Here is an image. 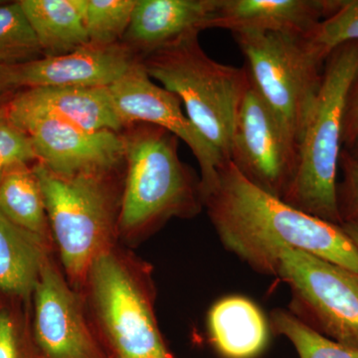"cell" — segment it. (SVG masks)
<instances>
[{
  "instance_id": "1",
  "label": "cell",
  "mask_w": 358,
  "mask_h": 358,
  "mask_svg": "<svg viewBox=\"0 0 358 358\" xmlns=\"http://www.w3.org/2000/svg\"><path fill=\"white\" fill-rule=\"evenodd\" d=\"M203 206L221 243L261 275H277L289 247L358 272V251L341 225L296 210L252 185L231 162L219 167Z\"/></svg>"
},
{
  "instance_id": "2",
  "label": "cell",
  "mask_w": 358,
  "mask_h": 358,
  "mask_svg": "<svg viewBox=\"0 0 358 358\" xmlns=\"http://www.w3.org/2000/svg\"><path fill=\"white\" fill-rule=\"evenodd\" d=\"M124 179L119 232L140 235L173 217L192 218L203 208L201 181L178 155V138L155 124L136 122L122 131Z\"/></svg>"
},
{
  "instance_id": "3",
  "label": "cell",
  "mask_w": 358,
  "mask_h": 358,
  "mask_svg": "<svg viewBox=\"0 0 358 358\" xmlns=\"http://www.w3.org/2000/svg\"><path fill=\"white\" fill-rule=\"evenodd\" d=\"M358 72V42L341 45L327 58L317 98L298 147L296 171L282 201L326 222L341 225L338 171L350 87Z\"/></svg>"
},
{
  "instance_id": "4",
  "label": "cell",
  "mask_w": 358,
  "mask_h": 358,
  "mask_svg": "<svg viewBox=\"0 0 358 358\" xmlns=\"http://www.w3.org/2000/svg\"><path fill=\"white\" fill-rule=\"evenodd\" d=\"M140 61L148 76L178 96L189 121L224 162H230L238 112L251 86L247 68L209 57L199 32L174 40Z\"/></svg>"
},
{
  "instance_id": "5",
  "label": "cell",
  "mask_w": 358,
  "mask_h": 358,
  "mask_svg": "<svg viewBox=\"0 0 358 358\" xmlns=\"http://www.w3.org/2000/svg\"><path fill=\"white\" fill-rule=\"evenodd\" d=\"M43 193L51 236L57 244L65 272L73 281L86 280L99 256L112 249L119 232L122 169L75 176L32 166Z\"/></svg>"
},
{
  "instance_id": "6",
  "label": "cell",
  "mask_w": 358,
  "mask_h": 358,
  "mask_svg": "<svg viewBox=\"0 0 358 358\" xmlns=\"http://www.w3.org/2000/svg\"><path fill=\"white\" fill-rule=\"evenodd\" d=\"M234 37L252 83L298 148L319 92L324 61L298 35L264 33Z\"/></svg>"
},
{
  "instance_id": "7",
  "label": "cell",
  "mask_w": 358,
  "mask_h": 358,
  "mask_svg": "<svg viewBox=\"0 0 358 358\" xmlns=\"http://www.w3.org/2000/svg\"><path fill=\"white\" fill-rule=\"evenodd\" d=\"M86 280L110 358H174L157 326L150 289L113 249L94 261Z\"/></svg>"
},
{
  "instance_id": "8",
  "label": "cell",
  "mask_w": 358,
  "mask_h": 358,
  "mask_svg": "<svg viewBox=\"0 0 358 358\" xmlns=\"http://www.w3.org/2000/svg\"><path fill=\"white\" fill-rule=\"evenodd\" d=\"M275 277L289 287L288 310L296 319L358 350V272L286 247L280 254Z\"/></svg>"
},
{
  "instance_id": "9",
  "label": "cell",
  "mask_w": 358,
  "mask_h": 358,
  "mask_svg": "<svg viewBox=\"0 0 358 358\" xmlns=\"http://www.w3.org/2000/svg\"><path fill=\"white\" fill-rule=\"evenodd\" d=\"M296 159L298 148L251 80L235 122L230 162L252 185L282 200Z\"/></svg>"
},
{
  "instance_id": "10",
  "label": "cell",
  "mask_w": 358,
  "mask_h": 358,
  "mask_svg": "<svg viewBox=\"0 0 358 358\" xmlns=\"http://www.w3.org/2000/svg\"><path fill=\"white\" fill-rule=\"evenodd\" d=\"M124 128L136 122L155 124L185 141L200 167L202 193L215 180L224 160L188 119L180 100L155 83L140 62L108 87Z\"/></svg>"
},
{
  "instance_id": "11",
  "label": "cell",
  "mask_w": 358,
  "mask_h": 358,
  "mask_svg": "<svg viewBox=\"0 0 358 358\" xmlns=\"http://www.w3.org/2000/svg\"><path fill=\"white\" fill-rule=\"evenodd\" d=\"M32 338L41 358H110L85 317L81 299L47 259L33 293Z\"/></svg>"
},
{
  "instance_id": "12",
  "label": "cell",
  "mask_w": 358,
  "mask_h": 358,
  "mask_svg": "<svg viewBox=\"0 0 358 358\" xmlns=\"http://www.w3.org/2000/svg\"><path fill=\"white\" fill-rule=\"evenodd\" d=\"M6 117L29 136L39 164L52 173L75 176L124 166L122 133L86 131L51 117Z\"/></svg>"
},
{
  "instance_id": "13",
  "label": "cell",
  "mask_w": 358,
  "mask_h": 358,
  "mask_svg": "<svg viewBox=\"0 0 358 358\" xmlns=\"http://www.w3.org/2000/svg\"><path fill=\"white\" fill-rule=\"evenodd\" d=\"M122 43L88 44L76 51L43 57L17 66H2V77L11 92L46 87H109L140 62Z\"/></svg>"
},
{
  "instance_id": "14",
  "label": "cell",
  "mask_w": 358,
  "mask_h": 358,
  "mask_svg": "<svg viewBox=\"0 0 358 358\" xmlns=\"http://www.w3.org/2000/svg\"><path fill=\"white\" fill-rule=\"evenodd\" d=\"M6 117H51L86 131L122 133L124 124L108 87H46L21 90L0 108Z\"/></svg>"
},
{
  "instance_id": "15",
  "label": "cell",
  "mask_w": 358,
  "mask_h": 358,
  "mask_svg": "<svg viewBox=\"0 0 358 358\" xmlns=\"http://www.w3.org/2000/svg\"><path fill=\"white\" fill-rule=\"evenodd\" d=\"M338 0H219L207 29L242 34L305 36L333 13Z\"/></svg>"
},
{
  "instance_id": "16",
  "label": "cell",
  "mask_w": 358,
  "mask_h": 358,
  "mask_svg": "<svg viewBox=\"0 0 358 358\" xmlns=\"http://www.w3.org/2000/svg\"><path fill=\"white\" fill-rule=\"evenodd\" d=\"M219 0H136L122 43L138 57L174 40L207 29Z\"/></svg>"
},
{
  "instance_id": "17",
  "label": "cell",
  "mask_w": 358,
  "mask_h": 358,
  "mask_svg": "<svg viewBox=\"0 0 358 358\" xmlns=\"http://www.w3.org/2000/svg\"><path fill=\"white\" fill-rule=\"evenodd\" d=\"M208 331L224 358H255L268 339V324L260 308L240 296L214 303L208 313Z\"/></svg>"
},
{
  "instance_id": "18",
  "label": "cell",
  "mask_w": 358,
  "mask_h": 358,
  "mask_svg": "<svg viewBox=\"0 0 358 358\" xmlns=\"http://www.w3.org/2000/svg\"><path fill=\"white\" fill-rule=\"evenodd\" d=\"M44 56H59L89 44L87 0H20Z\"/></svg>"
},
{
  "instance_id": "19",
  "label": "cell",
  "mask_w": 358,
  "mask_h": 358,
  "mask_svg": "<svg viewBox=\"0 0 358 358\" xmlns=\"http://www.w3.org/2000/svg\"><path fill=\"white\" fill-rule=\"evenodd\" d=\"M47 246L0 211V291L21 300L31 298L48 259Z\"/></svg>"
},
{
  "instance_id": "20",
  "label": "cell",
  "mask_w": 358,
  "mask_h": 358,
  "mask_svg": "<svg viewBox=\"0 0 358 358\" xmlns=\"http://www.w3.org/2000/svg\"><path fill=\"white\" fill-rule=\"evenodd\" d=\"M32 166L13 169L0 180V211L11 222L48 245L50 226L43 193Z\"/></svg>"
},
{
  "instance_id": "21",
  "label": "cell",
  "mask_w": 358,
  "mask_h": 358,
  "mask_svg": "<svg viewBox=\"0 0 358 358\" xmlns=\"http://www.w3.org/2000/svg\"><path fill=\"white\" fill-rule=\"evenodd\" d=\"M20 1L0 4V66H17L43 57Z\"/></svg>"
},
{
  "instance_id": "22",
  "label": "cell",
  "mask_w": 358,
  "mask_h": 358,
  "mask_svg": "<svg viewBox=\"0 0 358 358\" xmlns=\"http://www.w3.org/2000/svg\"><path fill=\"white\" fill-rule=\"evenodd\" d=\"M270 329L275 336L291 341L300 358H358V350L322 336L301 322L288 310L270 313Z\"/></svg>"
},
{
  "instance_id": "23",
  "label": "cell",
  "mask_w": 358,
  "mask_h": 358,
  "mask_svg": "<svg viewBox=\"0 0 358 358\" xmlns=\"http://www.w3.org/2000/svg\"><path fill=\"white\" fill-rule=\"evenodd\" d=\"M136 0H87L86 29L89 44L122 43L131 24Z\"/></svg>"
},
{
  "instance_id": "24",
  "label": "cell",
  "mask_w": 358,
  "mask_h": 358,
  "mask_svg": "<svg viewBox=\"0 0 358 358\" xmlns=\"http://www.w3.org/2000/svg\"><path fill=\"white\" fill-rule=\"evenodd\" d=\"M303 37L324 62L341 45L358 42V0L338 1L333 13Z\"/></svg>"
},
{
  "instance_id": "25",
  "label": "cell",
  "mask_w": 358,
  "mask_h": 358,
  "mask_svg": "<svg viewBox=\"0 0 358 358\" xmlns=\"http://www.w3.org/2000/svg\"><path fill=\"white\" fill-rule=\"evenodd\" d=\"M36 162L29 136L0 113V180L13 169Z\"/></svg>"
},
{
  "instance_id": "26",
  "label": "cell",
  "mask_w": 358,
  "mask_h": 358,
  "mask_svg": "<svg viewBox=\"0 0 358 358\" xmlns=\"http://www.w3.org/2000/svg\"><path fill=\"white\" fill-rule=\"evenodd\" d=\"M0 358H41L32 334L6 308H0Z\"/></svg>"
},
{
  "instance_id": "27",
  "label": "cell",
  "mask_w": 358,
  "mask_h": 358,
  "mask_svg": "<svg viewBox=\"0 0 358 358\" xmlns=\"http://www.w3.org/2000/svg\"><path fill=\"white\" fill-rule=\"evenodd\" d=\"M343 180L338 185V202L341 221L358 220V162L343 150L339 159Z\"/></svg>"
},
{
  "instance_id": "28",
  "label": "cell",
  "mask_w": 358,
  "mask_h": 358,
  "mask_svg": "<svg viewBox=\"0 0 358 358\" xmlns=\"http://www.w3.org/2000/svg\"><path fill=\"white\" fill-rule=\"evenodd\" d=\"M358 140V72L346 101L343 121V145L350 150Z\"/></svg>"
},
{
  "instance_id": "29",
  "label": "cell",
  "mask_w": 358,
  "mask_h": 358,
  "mask_svg": "<svg viewBox=\"0 0 358 358\" xmlns=\"http://www.w3.org/2000/svg\"><path fill=\"white\" fill-rule=\"evenodd\" d=\"M341 226L358 251V220L343 222Z\"/></svg>"
},
{
  "instance_id": "30",
  "label": "cell",
  "mask_w": 358,
  "mask_h": 358,
  "mask_svg": "<svg viewBox=\"0 0 358 358\" xmlns=\"http://www.w3.org/2000/svg\"><path fill=\"white\" fill-rule=\"evenodd\" d=\"M11 93L13 92L7 88L6 83H4L3 77H2V66H0V108L10 98Z\"/></svg>"
},
{
  "instance_id": "31",
  "label": "cell",
  "mask_w": 358,
  "mask_h": 358,
  "mask_svg": "<svg viewBox=\"0 0 358 358\" xmlns=\"http://www.w3.org/2000/svg\"><path fill=\"white\" fill-rule=\"evenodd\" d=\"M348 152H350V155L353 157V159H357L358 162V140L355 145H352V148L350 150H346Z\"/></svg>"
},
{
  "instance_id": "32",
  "label": "cell",
  "mask_w": 358,
  "mask_h": 358,
  "mask_svg": "<svg viewBox=\"0 0 358 358\" xmlns=\"http://www.w3.org/2000/svg\"><path fill=\"white\" fill-rule=\"evenodd\" d=\"M2 2H3V1H0V4H1V3H2Z\"/></svg>"
}]
</instances>
